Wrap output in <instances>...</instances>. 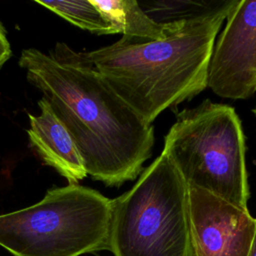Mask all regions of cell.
<instances>
[{"mask_svg":"<svg viewBox=\"0 0 256 256\" xmlns=\"http://www.w3.org/2000/svg\"><path fill=\"white\" fill-rule=\"evenodd\" d=\"M19 66L67 128L87 174L106 186L135 179L151 157L154 128L110 87L85 55L63 42L27 48Z\"/></svg>","mask_w":256,"mask_h":256,"instance_id":"cell-1","label":"cell"},{"mask_svg":"<svg viewBox=\"0 0 256 256\" xmlns=\"http://www.w3.org/2000/svg\"><path fill=\"white\" fill-rule=\"evenodd\" d=\"M237 2L186 22L164 39L140 41L122 36L85 55L110 87L145 123L151 124L165 109L175 108L208 87L216 37Z\"/></svg>","mask_w":256,"mask_h":256,"instance_id":"cell-2","label":"cell"},{"mask_svg":"<svg viewBox=\"0 0 256 256\" xmlns=\"http://www.w3.org/2000/svg\"><path fill=\"white\" fill-rule=\"evenodd\" d=\"M162 153L188 188L248 210L245 136L233 107L206 99L183 109L165 136Z\"/></svg>","mask_w":256,"mask_h":256,"instance_id":"cell-3","label":"cell"},{"mask_svg":"<svg viewBox=\"0 0 256 256\" xmlns=\"http://www.w3.org/2000/svg\"><path fill=\"white\" fill-rule=\"evenodd\" d=\"M112 199L68 184L37 203L0 215V246L14 256H80L110 251Z\"/></svg>","mask_w":256,"mask_h":256,"instance_id":"cell-4","label":"cell"},{"mask_svg":"<svg viewBox=\"0 0 256 256\" xmlns=\"http://www.w3.org/2000/svg\"><path fill=\"white\" fill-rule=\"evenodd\" d=\"M114 256H194L188 187L161 153L131 189L112 199Z\"/></svg>","mask_w":256,"mask_h":256,"instance_id":"cell-5","label":"cell"},{"mask_svg":"<svg viewBox=\"0 0 256 256\" xmlns=\"http://www.w3.org/2000/svg\"><path fill=\"white\" fill-rule=\"evenodd\" d=\"M215 42L208 87L218 96L248 99L256 92V0H238Z\"/></svg>","mask_w":256,"mask_h":256,"instance_id":"cell-6","label":"cell"},{"mask_svg":"<svg viewBox=\"0 0 256 256\" xmlns=\"http://www.w3.org/2000/svg\"><path fill=\"white\" fill-rule=\"evenodd\" d=\"M194 256H248L256 218L201 189L188 188Z\"/></svg>","mask_w":256,"mask_h":256,"instance_id":"cell-7","label":"cell"},{"mask_svg":"<svg viewBox=\"0 0 256 256\" xmlns=\"http://www.w3.org/2000/svg\"><path fill=\"white\" fill-rule=\"evenodd\" d=\"M38 116L28 113L27 135L31 147L68 184H78L88 174L74 140L44 98L38 101Z\"/></svg>","mask_w":256,"mask_h":256,"instance_id":"cell-8","label":"cell"},{"mask_svg":"<svg viewBox=\"0 0 256 256\" xmlns=\"http://www.w3.org/2000/svg\"><path fill=\"white\" fill-rule=\"evenodd\" d=\"M91 2L112 25L115 34L121 33L128 39L161 40L180 30L186 23H157L141 9L137 0H91Z\"/></svg>","mask_w":256,"mask_h":256,"instance_id":"cell-9","label":"cell"},{"mask_svg":"<svg viewBox=\"0 0 256 256\" xmlns=\"http://www.w3.org/2000/svg\"><path fill=\"white\" fill-rule=\"evenodd\" d=\"M236 2L237 0H140L138 4L153 21L169 24L197 20Z\"/></svg>","mask_w":256,"mask_h":256,"instance_id":"cell-10","label":"cell"},{"mask_svg":"<svg viewBox=\"0 0 256 256\" xmlns=\"http://www.w3.org/2000/svg\"><path fill=\"white\" fill-rule=\"evenodd\" d=\"M35 2L81 29L98 35L115 34L112 25L91 0H35Z\"/></svg>","mask_w":256,"mask_h":256,"instance_id":"cell-11","label":"cell"},{"mask_svg":"<svg viewBox=\"0 0 256 256\" xmlns=\"http://www.w3.org/2000/svg\"><path fill=\"white\" fill-rule=\"evenodd\" d=\"M12 54L11 45L8 40L7 31L0 21V69L10 59Z\"/></svg>","mask_w":256,"mask_h":256,"instance_id":"cell-12","label":"cell"},{"mask_svg":"<svg viewBox=\"0 0 256 256\" xmlns=\"http://www.w3.org/2000/svg\"><path fill=\"white\" fill-rule=\"evenodd\" d=\"M248 256H256V229H255L254 237H253V240H252V244H251Z\"/></svg>","mask_w":256,"mask_h":256,"instance_id":"cell-13","label":"cell"},{"mask_svg":"<svg viewBox=\"0 0 256 256\" xmlns=\"http://www.w3.org/2000/svg\"><path fill=\"white\" fill-rule=\"evenodd\" d=\"M253 113H254V114H255V115H256V107H255V108H254V109H253Z\"/></svg>","mask_w":256,"mask_h":256,"instance_id":"cell-14","label":"cell"}]
</instances>
